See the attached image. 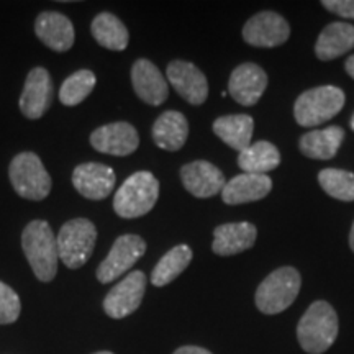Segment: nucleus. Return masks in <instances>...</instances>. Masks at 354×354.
Returning <instances> with one entry per match:
<instances>
[{
	"mask_svg": "<svg viewBox=\"0 0 354 354\" xmlns=\"http://www.w3.org/2000/svg\"><path fill=\"white\" fill-rule=\"evenodd\" d=\"M21 248L38 281L51 282L57 272V241L50 223L33 220L21 233Z\"/></svg>",
	"mask_w": 354,
	"mask_h": 354,
	"instance_id": "1",
	"label": "nucleus"
},
{
	"mask_svg": "<svg viewBox=\"0 0 354 354\" xmlns=\"http://www.w3.org/2000/svg\"><path fill=\"white\" fill-rule=\"evenodd\" d=\"M338 315L325 300H317L307 308L297 325V339L304 351L322 354L333 346L338 336Z\"/></svg>",
	"mask_w": 354,
	"mask_h": 354,
	"instance_id": "2",
	"label": "nucleus"
},
{
	"mask_svg": "<svg viewBox=\"0 0 354 354\" xmlns=\"http://www.w3.org/2000/svg\"><path fill=\"white\" fill-rule=\"evenodd\" d=\"M159 197V183L151 172L131 174L120 185L113 198L115 214L122 218H138L153 210Z\"/></svg>",
	"mask_w": 354,
	"mask_h": 354,
	"instance_id": "3",
	"label": "nucleus"
},
{
	"mask_svg": "<svg viewBox=\"0 0 354 354\" xmlns=\"http://www.w3.org/2000/svg\"><path fill=\"white\" fill-rule=\"evenodd\" d=\"M302 279L297 269L286 266L269 274L256 290V307L266 315H276L297 299Z\"/></svg>",
	"mask_w": 354,
	"mask_h": 354,
	"instance_id": "4",
	"label": "nucleus"
},
{
	"mask_svg": "<svg viewBox=\"0 0 354 354\" xmlns=\"http://www.w3.org/2000/svg\"><path fill=\"white\" fill-rule=\"evenodd\" d=\"M8 177L15 192L26 201L39 202L51 192V176L35 153H20L8 166Z\"/></svg>",
	"mask_w": 354,
	"mask_h": 354,
	"instance_id": "5",
	"label": "nucleus"
},
{
	"mask_svg": "<svg viewBox=\"0 0 354 354\" xmlns=\"http://www.w3.org/2000/svg\"><path fill=\"white\" fill-rule=\"evenodd\" d=\"M57 254L66 268L79 269L87 263L97 241V228L91 220L66 221L56 236Z\"/></svg>",
	"mask_w": 354,
	"mask_h": 354,
	"instance_id": "6",
	"label": "nucleus"
},
{
	"mask_svg": "<svg viewBox=\"0 0 354 354\" xmlns=\"http://www.w3.org/2000/svg\"><path fill=\"white\" fill-rule=\"evenodd\" d=\"M344 105V92L335 86L310 88L299 95L294 105L295 120L300 127H315L328 122Z\"/></svg>",
	"mask_w": 354,
	"mask_h": 354,
	"instance_id": "7",
	"label": "nucleus"
},
{
	"mask_svg": "<svg viewBox=\"0 0 354 354\" xmlns=\"http://www.w3.org/2000/svg\"><path fill=\"white\" fill-rule=\"evenodd\" d=\"M146 251V243L138 234H122L115 240L107 258L97 268V279L102 284L117 281Z\"/></svg>",
	"mask_w": 354,
	"mask_h": 354,
	"instance_id": "8",
	"label": "nucleus"
},
{
	"mask_svg": "<svg viewBox=\"0 0 354 354\" xmlns=\"http://www.w3.org/2000/svg\"><path fill=\"white\" fill-rule=\"evenodd\" d=\"M146 292V276L141 271H133L109 292L104 300V312L110 318L120 320L135 313L143 302Z\"/></svg>",
	"mask_w": 354,
	"mask_h": 354,
	"instance_id": "9",
	"label": "nucleus"
},
{
	"mask_svg": "<svg viewBox=\"0 0 354 354\" xmlns=\"http://www.w3.org/2000/svg\"><path fill=\"white\" fill-rule=\"evenodd\" d=\"M290 37V26L284 17L276 12H259L246 21L243 38L251 46L274 48Z\"/></svg>",
	"mask_w": 354,
	"mask_h": 354,
	"instance_id": "10",
	"label": "nucleus"
},
{
	"mask_svg": "<svg viewBox=\"0 0 354 354\" xmlns=\"http://www.w3.org/2000/svg\"><path fill=\"white\" fill-rule=\"evenodd\" d=\"M166 74L177 94L190 105H202L209 97V82L196 64L176 59L167 64Z\"/></svg>",
	"mask_w": 354,
	"mask_h": 354,
	"instance_id": "11",
	"label": "nucleus"
},
{
	"mask_svg": "<svg viewBox=\"0 0 354 354\" xmlns=\"http://www.w3.org/2000/svg\"><path fill=\"white\" fill-rule=\"evenodd\" d=\"M92 148L112 156H128L140 146V136L136 128L127 122H115L92 131Z\"/></svg>",
	"mask_w": 354,
	"mask_h": 354,
	"instance_id": "12",
	"label": "nucleus"
},
{
	"mask_svg": "<svg viewBox=\"0 0 354 354\" xmlns=\"http://www.w3.org/2000/svg\"><path fill=\"white\" fill-rule=\"evenodd\" d=\"M53 81L44 68H35L26 76L20 95V110L30 120H38L51 107Z\"/></svg>",
	"mask_w": 354,
	"mask_h": 354,
	"instance_id": "13",
	"label": "nucleus"
},
{
	"mask_svg": "<svg viewBox=\"0 0 354 354\" xmlns=\"http://www.w3.org/2000/svg\"><path fill=\"white\" fill-rule=\"evenodd\" d=\"M115 171L100 162L79 165L73 172L74 189L88 201H104L115 187Z\"/></svg>",
	"mask_w": 354,
	"mask_h": 354,
	"instance_id": "14",
	"label": "nucleus"
},
{
	"mask_svg": "<svg viewBox=\"0 0 354 354\" xmlns=\"http://www.w3.org/2000/svg\"><path fill=\"white\" fill-rule=\"evenodd\" d=\"M131 82L136 95L145 104L158 105L165 104L169 94V87L161 71L156 64H153L149 59H138L131 68Z\"/></svg>",
	"mask_w": 354,
	"mask_h": 354,
	"instance_id": "15",
	"label": "nucleus"
},
{
	"mask_svg": "<svg viewBox=\"0 0 354 354\" xmlns=\"http://www.w3.org/2000/svg\"><path fill=\"white\" fill-rule=\"evenodd\" d=\"M268 76L258 64L245 63L233 71L228 82V94L245 107H251L263 97Z\"/></svg>",
	"mask_w": 354,
	"mask_h": 354,
	"instance_id": "16",
	"label": "nucleus"
},
{
	"mask_svg": "<svg viewBox=\"0 0 354 354\" xmlns=\"http://www.w3.org/2000/svg\"><path fill=\"white\" fill-rule=\"evenodd\" d=\"M180 179L184 187L198 198L216 196L227 184L223 172L209 161H194L185 165L180 169Z\"/></svg>",
	"mask_w": 354,
	"mask_h": 354,
	"instance_id": "17",
	"label": "nucleus"
},
{
	"mask_svg": "<svg viewBox=\"0 0 354 354\" xmlns=\"http://www.w3.org/2000/svg\"><path fill=\"white\" fill-rule=\"evenodd\" d=\"M35 33L44 46L56 53H66L74 44V26L68 17L59 12H43L35 21Z\"/></svg>",
	"mask_w": 354,
	"mask_h": 354,
	"instance_id": "18",
	"label": "nucleus"
},
{
	"mask_svg": "<svg viewBox=\"0 0 354 354\" xmlns=\"http://www.w3.org/2000/svg\"><path fill=\"white\" fill-rule=\"evenodd\" d=\"M272 190L271 177L266 174H248L243 172L234 176L225 184L221 190V198L228 205H241V203L261 201Z\"/></svg>",
	"mask_w": 354,
	"mask_h": 354,
	"instance_id": "19",
	"label": "nucleus"
},
{
	"mask_svg": "<svg viewBox=\"0 0 354 354\" xmlns=\"http://www.w3.org/2000/svg\"><path fill=\"white\" fill-rule=\"evenodd\" d=\"M258 230L250 221L241 223H225L215 228L214 232V250L218 256H233L254 246Z\"/></svg>",
	"mask_w": 354,
	"mask_h": 354,
	"instance_id": "20",
	"label": "nucleus"
},
{
	"mask_svg": "<svg viewBox=\"0 0 354 354\" xmlns=\"http://www.w3.org/2000/svg\"><path fill=\"white\" fill-rule=\"evenodd\" d=\"M189 136L187 118L176 110L159 115L153 125V141L165 151H179Z\"/></svg>",
	"mask_w": 354,
	"mask_h": 354,
	"instance_id": "21",
	"label": "nucleus"
},
{
	"mask_svg": "<svg viewBox=\"0 0 354 354\" xmlns=\"http://www.w3.org/2000/svg\"><path fill=\"white\" fill-rule=\"evenodd\" d=\"M354 48V26L346 21L330 24L320 33L315 44V55L322 61H331Z\"/></svg>",
	"mask_w": 354,
	"mask_h": 354,
	"instance_id": "22",
	"label": "nucleus"
},
{
	"mask_svg": "<svg viewBox=\"0 0 354 354\" xmlns=\"http://www.w3.org/2000/svg\"><path fill=\"white\" fill-rule=\"evenodd\" d=\"M254 120L250 115H225L214 122V133L230 148L243 151L251 145Z\"/></svg>",
	"mask_w": 354,
	"mask_h": 354,
	"instance_id": "23",
	"label": "nucleus"
},
{
	"mask_svg": "<svg viewBox=\"0 0 354 354\" xmlns=\"http://www.w3.org/2000/svg\"><path fill=\"white\" fill-rule=\"evenodd\" d=\"M344 131L339 127L313 130L300 138V151L312 159H331L336 156L343 143Z\"/></svg>",
	"mask_w": 354,
	"mask_h": 354,
	"instance_id": "24",
	"label": "nucleus"
},
{
	"mask_svg": "<svg viewBox=\"0 0 354 354\" xmlns=\"http://www.w3.org/2000/svg\"><path fill=\"white\" fill-rule=\"evenodd\" d=\"M91 32L100 46L112 51H123L128 46V39H130L127 26L113 13L109 12H102L92 20Z\"/></svg>",
	"mask_w": 354,
	"mask_h": 354,
	"instance_id": "25",
	"label": "nucleus"
},
{
	"mask_svg": "<svg viewBox=\"0 0 354 354\" xmlns=\"http://www.w3.org/2000/svg\"><path fill=\"white\" fill-rule=\"evenodd\" d=\"M281 162L279 149L269 141H256L243 149L238 156V166L248 174H266L274 171Z\"/></svg>",
	"mask_w": 354,
	"mask_h": 354,
	"instance_id": "26",
	"label": "nucleus"
},
{
	"mask_svg": "<svg viewBox=\"0 0 354 354\" xmlns=\"http://www.w3.org/2000/svg\"><path fill=\"white\" fill-rule=\"evenodd\" d=\"M192 250L187 245H177L162 256L153 269L151 282L156 287H165L171 284L174 279L183 274L192 261Z\"/></svg>",
	"mask_w": 354,
	"mask_h": 354,
	"instance_id": "27",
	"label": "nucleus"
},
{
	"mask_svg": "<svg viewBox=\"0 0 354 354\" xmlns=\"http://www.w3.org/2000/svg\"><path fill=\"white\" fill-rule=\"evenodd\" d=\"M95 82V74L88 69H81L77 73L71 74L59 88L61 104L68 105V107L81 104L94 91Z\"/></svg>",
	"mask_w": 354,
	"mask_h": 354,
	"instance_id": "28",
	"label": "nucleus"
},
{
	"mask_svg": "<svg viewBox=\"0 0 354 354\" xmlns=\"http://www.w3.org/2000/svg\"><path fill=\"white\" fill-rule=\"evenodd\" d=\"M318 183H320L322 189L336 201H354V174L351 172L328 167L318 174Z\"/></svg>",
	"mask_w": 354,
	"mask_h": 354,
	"instance_id": "29",
	"label": "nucleus"
},
{
	"mask_svg": "<svg viewBox=\"0 0 354 354\" xmlns=\"http://www.w3.org/2000/svg\"><path fill=\"white\" fill-rule=\"evenodd\" d=\"M21 312L20 297L10 286L0 282V325H10L19 320Z\"/></svg>",
	"mask_w": 354,
	"mask_h": 354,
	"instance_id": "30",
	"label": "nucleus"
},
{
	"mask_svg": "<svg viewBox=\"0 0 354 354\" xmlns=\"http://www.w3.org/2000/svg\"><path fill=\"white\" fill-rule=\"evenodd\" d=\"M322 6L336 15L354 20V0H323Z\"/></svg>",
	"mask_w": 354,
	"mask_h": 354,
	"instance_id": "31",
	"label": "nucleus"
},
{
	"mask_svg": "<svg viewBox=\"0 0 354 354\" xmlns=\"http://www.w3.org/2000/svg\"><path fill=\"white\" fill-rule=\"evenodd\" d=\"M174 354H212L209 349L201 346H180L177 348Z\"/></svg>",
	"mask_w": 354,
	"mask_h": 354,
	"instance_id": "32",
	"label": "nucleus"
},
{
	"mask_svg": "<svg viewBox=\"0 0 354 354\" xmlns=\"http://www.w3.org/2000/svg\"><path fill=\"white\" fill-rule=\"evenodd\" d=\"M344 68H346V73L349 74V76H351V77L354 79V55L346 61V64H344Z\"/></svg>",
	"mask_w": 354,
	"mask_h": 354,
	"instance_id": "33",
	"label": "nucleus"
},
{
	"mask_svg": "<svg viewBox=\"0 0 354 354\" xmlns=\"http://www.w3.org/2000/svg\"><path fill=\"white\" fill-rule=\"evenodd\" d=\"M349 248L354 251V223H353V228H351V233H349Z\"/></svg>",
	"mask_w": 354,
	"mask_h": 354,
	"instance_id": "34",
	"label": "nucleus"
},
{
	"mask_svg": "<svg viewBox=\"0 0 354 354\" xmlns=\"http://www.w3.org/2000/svg\"><path fill=\"white\" fill-rule=\"evenodd\" d=\"M94 354H113V353L112 351H97Z\"/></svg>",
	"mask_w": 354,
	"mask_h": 354,
	"instance_id": "35",
	"label": "nucleus"
},
{
	"mask_svg": "<svg viewBox=\"0 0 354 354\" xmlns=\"http://www.w3.org/2000/svg\"><path fill=\"white\" fill-rule=\"evenodd\" d=\"M351 128H353V131H354V115H353V118H351Z\"/></svg>",
	"mask_w": 354,
	"mask_h": 354,
	"instance_id": "36",
	"label": "nucleus"
}]
</instances>
